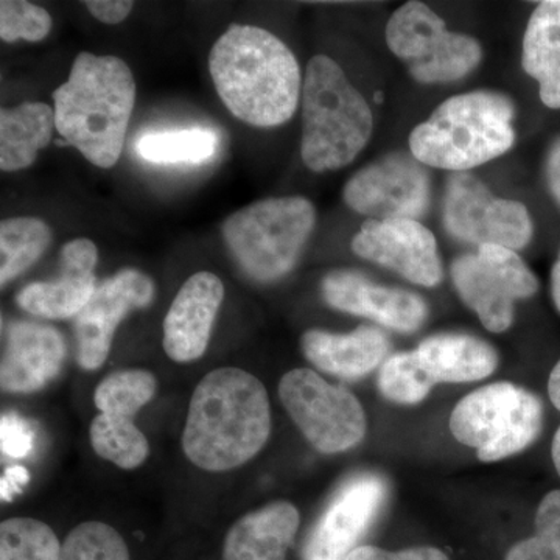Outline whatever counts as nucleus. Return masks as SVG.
<instances>
[{
    "label": "nucleus",
    "mask_w": 560,
    "mask_h": 560,
    "mask_svg": "<svg viewBox=\"0 0 560 560\" xmlns=\"http://www.w3.org/2000/svg\"><path fill=\"white\" fill-rule=\"evenodd\" d=\"M352 249L416 285H440L442 264L433 232L419 220H366L353 237Z\"/></svg>",
    "instance_id": "nucleus-15"
},
{
    "label": "nucleus",
    "mask_w": 560,
    "mask_h": 560,
    "mask_svg": "<svg viewBox=\"0 0 560 560\" xmlns=\"http://www.w3.org/2000/svg\"><path fill=\"white\" fill-rule=\"evenodd\" d=\"M154 283L138 270H121L103 280L75 318L77 360L83 370H98L108 359L114 334L125 316L147 307Z\"/></svg>",
    "instance_id": "nucleus-14"
},
{
    "label": "nucleus",
    "mask_w": 560,
    "mask_h": 560,
    "mask_svg": "<svg viewBox=\"0 0 560 560\" xmlns=\"http://www.w3.org/2000/svg\"><path fill=\"white\" fill-rule=\"evenodd\" d=\"M504 560H560V490L540 501L536 536L515 544Z\"/></svg>",
    "instance_id": "nucleus-32"
},
{
    "label": "nucleus",
    "mask_w": 560,
    "mask_h": 560,
    "mask_svg": "<svg viewBox=\"0 0 560 560\" xmlns=\"http://www.w3.org/2000/svg\"><path fill=\"white\" fill-rule=\"evenodd\" d=\"M31 481V474L22 466H11L3 471L2 481H0V497L3 501H13L14 497L20 495L22 489Z\"/></svg>",
    "instance_id": "nucleus-37"
},
{
    "label": "nucleus",
    "mask_w": 560,
    "mask_h": 560,
    "mask_svg": "<svg viewBox=\"0 0 560 560\" xmlns=\"http://www.w3.org/2000/svg\"><path fill=\"white\" fill-rule=\"evenodd\" d=\"M36 431L31 420L7 412L0 420V448L9 458H27L35 447Z\"/></svg>",
    "instance_id": "nucleus-34"
},
{
    "label": "nucleus",
    "mask_w": 560,
    "mask_h": 560,
    "mask_svg": "<svg viewBox=\"0 0 560 560\" xmlns=\"http://www.w3.org/2000/svg\"><path fill=\"white\" fill-rule=\"evenodd\" d=\"M377 385L385 399L399 405H416L429 396L436 383L412 350L385 360L378 372Z\"/></svg>",
    "instance_id": "nucleus-30"
},
{
    "label": "nucleus",
    "mask_w": 560,
    "mask_h": 560,
    "mask_svg": "<svg viewBox=\"0 0 560 560\" xmlns=\"http://www.w3.org/2000/svg\"><path fill=\"white\" fill-rule=\"evenodd\" d=\"M453 285L482 326L493 334L514 323L515 301L528 300L539 291V279L517 250L500 245L478 246L452 264Z\"/></svg>",
    "instance_id": "nucleus-9"
},
{
    "label": "nucleus",
    "mask_w": 560,
    "mask_h": 560,
    "mask_svg": "<svg viewBox=\"0 0 560 560\" xmlns=\"http://www.w3.org/2000/svg\"><path fill=\"white\" fill-rule=\"evenodd\" d=\"M209 69L221 102L238 120L271 128L296 113L304 84L301 68L271 32L231 25L213 44Z\"/></svg>",
    "instance_id": "nucleus-1"
},
{
    "label": "nucleus",
    "mask_w": 560,
    "mask_h": 560,
    "mask_svg": "<svg viewBox=\"0 0 560 560\" xmlns=\"http://www.w3.org/2000/svg\"><path fill=\"white\" fill-rule=\"evenodd\" d=\"M315 223L316 210L305 198H268L232 213L223 237L249 278L272 282L293 270Z\"/></svg>",
    "instance_id": "nucleus-6"
},
{
    "label": "nucleus",
    "mask_w": 560,
    "mask_h": 560,
    "mask_svg": "<svg viewBox=\"0 0 560 560\" xmlns=\"http://www.w3.org/2000/svg\"><path fill=\"white\" fill-rule=\"evenodd\" d=\"M551 296L552 301H555L556 308H558L560 313V253L551 270Z\"/></svg>",
    "instance_id": "nucleus-40"
},
{
    "label": "nucleus",
    "mask_w": 560,
    "mask_h": 560,
    "mask_svg": "<svg viewBox=\"0 0 560 560\" xmlns=\"http://www.w3.org/2000/svg\"><path fill=\"white\" fill-rule=\"evenodd\" d=\"M548 394H550L552 405L560 411V361L551 372L550 382H548Z\"/></svg>",
    "instance_id": "nucleus-39"
},
{
    "label": "nucleus",
    "mask_w": 560,
    "mask_h": 560,
    "mask_svg": "<svg viewBox=\"0 0 560 560\" xmlns=\"http://www.w3.org/2000/svg\"><path fill=\"white\" fill-rule=\"evenodd\" d=\"M342 198L370 220H418L430 206V173L411 153L386 154L357 172Z\"/></svg>",
    "instance_id": "nucleus-12"
},
{
    "label": "nucleus",
    "mask_w": 560,
    "mask_h": 560,
    "mask_svg": "<svg viewBox=\"0 0 560 560\" xmlns=\"http://www.w3.org/2000/svg\"><path fill=\"white\" fill-rule=\"evenodd\" d=\"M279 396L290 418L316 451L340 453L366 436V415L359 399L330 385L312 370H293L279 383Z\"/></svg>",
    "instance_id": "nucleus-10"
},
{
    "label": "nucleus",
    "mask_w": 560,
    "mask_h": 560,
    "mask_svg": "<svg viewBox=\"0 0 560 560\" xmlns=\"http://www.w3.org/2000/svg\"><path fill=\"white\" fill-rule=\"evenodd\" d=\"M301 348L318 370L355 381L385 363L389 340L385 331L372 326L345 335L313 329L302 335Z\"/></svg>",
    "instance_id": "nucleus-20"
},
{
    "label": "nucleus",
    "mask_w": 560,
    "mask_h": 560,
    "mask_svg": "<svg viewBox=\"0 0 560 560\" xmlns=\"http://www.w3.org/2000/svg\"><path fill=\"white\" fill-rule=\"evenodd\" d=\"M61 545L46 523L14 517L0 525V560H60Z\"/></svg>",
    "instance_id": "nucleus-29"
},
{
    "label": "nucleus",
    "mask_w": 560,
    "mask_h": 560,
    "mask_svg": "<svg viewBox=\"0 0 560 560\" xmlns=\"http://www.w3.org/2000/svg\"><path fill=\"white\" fill-rule=\"evenodd\" d=\"M270 433V399L264 383L241 368H220L191 394L183 448L200 469L226 471L253 459Z\"/></svg>",
    "instance_id": "nucleus-2"
},
{
    "label": "nucleus",
    "mask_w": 560,
    "mask_h": 560,
    "mask_svg": "<svg viewBox=\"0 0 560 560\" xmlns=\"http://www.w3.org/2000/svg\"><path fill=\"white\" fill-rule=\"evenodd\" d=\"M547 180L551 194L560 205V138L552 143L547 156Z\"/></svg>",
    "instance_id": "nucleus-38"
},
{
    "label": "nucleus",
    "mask_w": 560,
    "mask_h": 560,
    "mask_svg": "<svg viewBox=\"0 0 560 560\" xmlns=\"http://www.w3.org/2000/svg\"><path fill=\"white\" fill-rule=\"evenodd\" d=\"M98 253L94 242L77 238L62 246L60 275L50 282L24 287L16 301L22 311L47 319L77 318L95 293V265Z\"/></svg>",
    "instance_id": "nucleus-17"
},
{
    "label": "nucleus",
    "mask_w": 560,
    "mask_h": 560,
    "mask_svg": "<svg viewBox=\"0 0 560 560\" xmlns=\"http://www.w3.org/2000/svg\"><path fill=\"white\" fill-rule=\"evenodd\" d=\"M389 50L423 84L453 83L469 75L482 60L481 44L448 31L444 20L422 2L404 3L386 25Z\"/></svg>",
    "instance_id": "nucleus-8"
},
{
    "label": "nucleus",
    "mask_w": 560,
    "mask_h": 560,
    "mask_svg": "<svg viewBox=\"0 0 560 560\" xmlns=\"http://www.w3.org/2000/svg\"><path fill=\"white\" fill-rule=\"evenodd\" d=\"M90 438L92 448L101 458L124 470L138 469L150 455L149 441L132 419L101 412L91 422Z\"/></svg>",
    "instance_id": "nucleus-27"
},
{
    "label": "nucleus",
    "mask_w": 560,
    "mask_h": 560,
    "mask_svg": "<svg viewBox=\"0 0 560 560\" xmlns=\"http://www.w3.org/2000/svg\"><path fill=\"white\" fill-rule=\"evenodd\" d=\"M346 560H448L447 556L433 547H416L401 551H386L371 545L357 547Z\"/></svg>",
    "instance_id": "nucleus-35"
},
{
    "label": "nucleus",
    "mask_w": 560,
    "mask_h": 560,
    "mask_svg": "<svg viewBox=\"0 0 560 560\" xmlns=\"http://www.w3.org/2000/svg\"><path fill=\"white\" fill-rule=\"evenodd\" d=\"M374 116L345 70L326 55L308 61L302 84V161L316 173L340 171L368 145Z\"/></svg>",
    "instance_id": "nucleus-5"
},
{
    "label": "nucleus",
    "mask_w": 560,
    "mask_h": 560,
    "mask_svg": "<svg viewBox=\"0 0 560 560\" xmlns=\"http://www.w3.org/2000/svg\"><path fill=\"white\" fill-rule=\"evenodd\" d=\"M154 375L143 370L113 372L95 388V407L103 415L132 419L156 394Z\"/></svg>",
    "instance_id": "nucleus-28"
},
{
    "label": "nucleus",
    "mask_w": 560,
    "mask_h": 560,
    "mask_svg": "<svg viewBox=\"0 0 560 560\" xmlns=\"http://www.w3.org/2000/svg\"><path fill=\"white\" fill-rule=\"evenodd\" d=\"M60 560H131L119 530L102 522H84L61 545Z\"/></svg>",
    "instance_id": "nucleus-31"
},
{
    "label": "nucleus",
    "mask_w": 560,
    "mask_h": 560,
    "mask_svg": "<svg viewBox=\"0 0 560 560\" xmlns=\"http://www.w3.org/2000/svg\"><path fill=\"white\" fill-rule=\"evenodd\" d=\"M219 135L208 128L147 132L136 142V153L153 164H202L219 150Z\"/></svg>",
    "instance_id": "nucleus-25"
},
{
    "label": "nucleus",
    "mask_w": 560,
    "mask_h": 560,
    "mask_svg": "<svg viewBox=\"0 0 560 560\" xmlns=\"http://www.w3.org/2000/svg\"><path fill=\"white\" fill-rule=\"evenodd\" d=\"M51 18L43 7L25 0H2L0 2V38L5 43L24 39L38 43L51 31Z\"/></svg>",
    "instance_id": "nucleus-33"
},
{
    "label": "nucleus",
    "mask_w": 560,
    "mask_h": 560,
    "mask_svg": "<svg viewBox=\"0 0 560 560\" xmlns=\"http://www.w3.org/2000/svg\"><path fill=\"white\" fill-rule=\"evenodd\" d=\"M444 226L456 241L521 250L534 234L528 209L495 197L477 176L455 173L445 189Z\"/></svg>",
    "instance_id": "nucleus-11"
},
{
    "label": "nucleus",
    "mask_w": 560,
    "mask_h": 560,
    "mask_svg": "<svg viewBox=\"0 0 560 560\" xmlns=\"http://www.w3.org/2000/svg\"><path fill=\"white\" fill-rule=\"evenodd\" d=\"M434 383H469L488 378L499 366V353L480 338L440 334L415 350Z\"/></svg>",
    "instance_id": "nucleus-22"
},
{
    "label": "nucleus",
    "mask_w": 560,
    "mask_h": 560,
    "mask_svg": "<svg viewBox=\"0 0 560 560\" xmlns=\"http://www.w3.org/2000/svg\"><path fill=\"white\" fill-rule=\"evenodd\" d=\"M136 101V81L120 58L81 51L65 84L54 92L57 131L91 164L119 161Z\"/></svg>",
    "instance_id": "nucleus-3"
},
{
    "label": "nucleus",
    "mask_w": 560,
    "mask_h": 560,
    "mask_svg": "<svg viewBox=\"0 0 560 560\" xmlns=\"http://www.w3.org/2000/svg\"><path fill=\"white\" fill-rule=\"evenodd\" d=\"M300 522V512L289 501L249 512L228 533L223 560H285Z\"/></svg>",
    "instance_id": "nucleus-21"
},
{
    "label": "nucleus",
    "mask_w": 560,
    "mask_h": 560,
    "mask_svg": "<svg viewBox=\"0 0 560 560\" xmlns=\"http://www.w3.org/2000/svg\"><path fill=\"white\" fill-rule=\"evenodd\" d=\"M544 427V405L536 394L510 382L474 390L451 416L453 436L475 448L485 463L510 458L528 448Z\"/></svg>",
    "instance_id": "nucleus-7"
},
{
    "label": "nucleus",
    "mask_w": 560,
    "mask_h": 560,
    "mask_svg": "<svg viewBox=\"0 0 560 560\" xmlns=\"http://www.w3.org/2000/svg\"><path fill=\"white\" fill-rule=\"evenodd\" d=\"M388 497V485L375 474L350 478L313 526L302 560H346L371 528Z\"/></svg>",
    "instance_id": "nucleus-13"
},
{
    "label": "nucleus",
    "mask_w": 560,
    "mask_h": 560,
    "mask_svg": "<svg viewBox=\"0 0 560 560\" xmlns=\"http://www.w3.org/2000/svg\"><path fill=\"white\" fill-rule=\"evenodd\" d=\"M84 7L90 10L95 20L103 22V24L116 25L127 20L135 2H130V0H127V2H121V0H90V2H84Z\"/></svg>",
    "instance_id": "nucleus-36"
},
{
    "label": "nucleus",
    "mask_w": 560,
    "mask_h": 560,
    "mask_svg": "<svg viewBox=\"0 0 560 560\" xmlns=\"http://www.w3.org/2000/svg\"><path fill=\"white\" fill-rule=\"evenodd\" d=\"M55 109L47 103L27 102L0 110V168L18 172L31 167L38 151L54 135Z\"/></svg>",
    "instance_id": "nucleus-24"
},
{
    "label": "nucleus",
    "mask_w": 560,
    "mask_h": 560,
    "mask_svg": "<svg viewBox=\"0 0 560 560\" xmlns=\"http://www.w3.org/2000/svg\"><path fill=\"white\" fill-rule=\"evenodd\" d=\"M514 116V103L500 92L455 95L412 130L411 154L425 167L469 172L512 149Z\"/></svg>",
    "instance_id": "nucleus-4"
},
{
    "label": "nucleus",
    "mask_w": 560,
    "mask_h": 560,
    "mask_svg": "<svg viewBox=\"0 0 560 560\" xmlns=\"http://www.w3.org/2000/svg\"><path fill=\"white\" fill-rule=\"evenodd\" d=\"M320 290L330 307L364 316L400 334H412L429 318L427 302L418 294L378 285L360 272L331 271Z\"/></svg>",
    "instance_id": "nucleus-16"
},
{
    "label": "nucleus",
    "mask_w": 560,
    "mask_h": 560,
    "mask_svg": "<svg viewBox=\"0 0 560 560\" xmlns=\"http://www.w3.org/2000/svg\"><path fill=\"white\" fill-rule=\"evenodd\" d=\"M66 359L60 331L31 320L10 324L0 370L2 389L33 393L57 377Z\"/></svg>",
    "instance_id": "nucleus-19"
},
{
    "label": "nucleus",
    "mask_w": 560,
    "mask_h": 560,
    "mask_svg": "<svg viewBox=\"0 0 560 560\" xmlns=\"http://www.w3.org/2000/svg\"><path fill=\"white\" fill-rule=\"evenodd\" d=\"M522 66L539 83L544 105L560 109V0L540 2L530 13Z\"/></svg>",
    "instance_id": "nucleus-23"
},
{
    "label": "nucleus",
    "mask_w": 560,
    "mask_h": 560,
    "mask_svg": "<svg viewBox=\"0 0 560 560\" xmlns=\"http://www.w3.org/2000/svg\"><path fill=\"white\" fill-rule=\"evenodd\" d=\"M551 455L552 463H555L556 470H558L560 477V427L556 431L555 440H552Z\"/></svg>",
    "instance_id": "nucleus-41"
},
{
    "label": "nucleus",
    "mask_w": 560,
    "mask_h": 560,
    "mask_svg": "<svg viewBox=\"0 0 560 560\" xmlns=\"http://www.w3.org/2000/svg\"><path fill=\"white\" fill-rule=\"evenodd\" d=\"M223 300V282L212 272H197L180 287L164 320V349L173 361L201 359Z\"/></svg>",
    "instance_id": "nucleus-18"
},
{
    "label": "nucleus",
    "mask_w": 560,
    "mask_h": 560,
    "mask_svg": "<svg viewBox=\"0 0 560 560\" xmlns=\"http://www.w3.org/2000/svg\"><path fill=\"white\" fill-rule=\"evenodd\" d=\"M51 242L50 228L33 217L3 220L0 224V282L18 278L46 253Z\"/></svg>",
    "instance_id": "nucleus-26"
}]
</instances>
